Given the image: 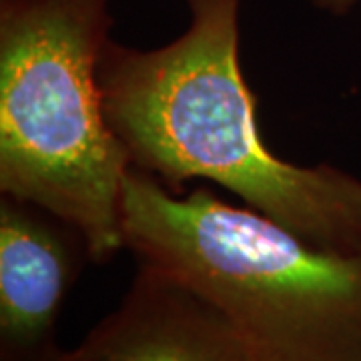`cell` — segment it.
Masks as SVG:
<instances>
[{"label":"cell","instance_id":"6da1fadb","mask_svg":"<svg viewBox=\"0 0 361 361\" xmlns=\"http://www.w3.org/2000/svg\"><path fill=\"white\" fill-rule=\"evenodd\" d=\"M185 4L179 39L151 51L109 40L101 56L104 116L130 167L175 195L193 179L217 183L311 245L361 253V179L293 165L263 141L239 61L241 0Z\"/></svg>","mask_w":361,"mask_h":361},{"label":"cell","instance_id":"7a4b0ae2","mask_svg":"<svg viewBox=\"0 0 361 361\" xmlns=\"http://www.w3.org/2000/svg\"><path fill=\"white\" fill-rule=\"evenodd\" d=\"M125 249L193 287L267 361H361V253L311 245L207 187L175 195L130 167Z\"/></svg>","mask_w":361,"mask_h":361},{"label":"cell","instance_id":"3957f363","mask_svg":"<svg viewBox=\"0 0 361 361\" xmlns=\"http://www.w3.org/2000/svg\"><path fill=\"white\" fill-rule=\"evenodd\" d=\"M109 0H0V193L85 235L92 263L125 249L127 149L104 116Z\"/></svg>","mask_w":361,"mask_h":361},{"label":"cell","instance_id":"277c9868","mask_svg":"<svg viewBox=\"0 0 361 361\" xmlns=\"http://www.w3.org/2000/svg\"><path fill=\"white\" fill-rule=\"evenodd\" d=\"M80 348L101 361H267L215 303L147 263Z\"/></svg>","mask_w":361,"mask_h":361},{"label":"cell","instance_id":"5b68a950","mask_svg":"<svg viewBox=\"0 0 361 361\" xmlns=\"http://www.w3.org/2000/svg\"><path fill=\"white\" fill-rule=\"evenodd\" d=\"M89 259L85 235L42 207L0 199V355L28 361L54 348L63 301Z\"/></svg>","mask_w":361,"mask_h":361},{"label":"cell","instance_id":"8992f818","mask_svg":"<svg viewBox=\"0 0 361 361\" xmlns=\"http://www.w3.org/2000/svg\"><path fill=\"white\" fill-rule=\"evenodd\" d=\"M28 361H101L97 360V357H92L90 353H87L85 349L78 345L77 349H73V351H63V349H59L56 345L49 351H44L42 355L39 357H35V360H28Z\"/></svg>","mask_w":361,"mask_h":361},{"label":"cell","instance_id":"52a82bcc","mask_svg":"<svg viewBox=\"0 0 361 361\" xmlns=\"http://www.w3.org/2000/svg\"><path fill=\"white\" fill-rule=\"evenodd\" d=\"M313 6L322 8L325 13L336 14V16H343L349 11H353L357 4H361V0H310Z\"/></svg>","mask_w":361,"mask_h":361}]
</instances>
